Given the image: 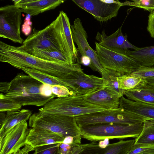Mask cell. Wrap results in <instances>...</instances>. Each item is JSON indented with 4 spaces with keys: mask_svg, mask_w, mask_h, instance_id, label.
<instances>
[{
    "mask_svg": "<svg viewBox=\"0 0 154 154\" xmlns=\"http://www.w3.org/2000/svg\"><path fill=\"white\" fill-rule=\"evenodd\" d=\"M0 61L19 69L23 67L34 69L54 77L61 76L72 71L84 72L79 63L69 64L46 60L1 41Z\"/></svg>",
    "mask_w": 154,
    "mask_h": 154,
    "instance_id": "cell-1",
    "label": "cell"
},
{
    "mask_svg": "<svg viewBox=\"0 0 154 154\" xmlns=\"http://www.w3.org/2000/svg\"><path fill=\"white\" fill-rule=\"evenodd\" d=\"M10 83L5 96L22 106H44L56 97L54 94L49 97L44 95L42 90L43 84L22 72L18 73Z\"/></svg>",
    "mask_w": 154,
    "mask_h": 154,
    "instance_id": "cell-2",
    "label": "cell"
},
{
    "mask_svg": "<svg viewBox=\"0 0 154 154\" xmlns=\"http://www.w3.org/2000/svg\"><path fill=\"white\" fill-rule=\"evenodd\" d=\"M106 110H108L87 101L83 95H76L53 99L39 109V112L75 117Z\"/></svg>",
    "mask_w": 154,
    "mask_h": 154,
    "instance_id": "cell-3",
    "label": "cell"
},
{
    "mask_svg": "<svg viewBox=\"0 0 154 154\" xmlns=\"http://www.w3.org/2000/svg\"><path fill=\"white\" fill-rule=\"evenodd\" d=\"M80 128L82 138L92 142H97L106 138H136L142 131L143 124H97L84 126Z\"/></svg>",
    "mask_w": 154,
    "mask_h": 154,
    "instance_id": "cell-4",
    "label": "cell"
},
{
    "mask_svg": "<svg viewBox=\"0 0 154 154\" xmlns=\"http://www.w3.org/2000/svg\"><path fill=\"white\" fill-rule=\"evenodd\" d=\"M29 126L32 128H42L51 131L63 136L81 137V130L75 117L52 114H44L39 112L32 115Z\"/></svg>",
    "mask_w": 154,
    "mask_h": 154,
    "instance_id": "cell-5",
    "label": "cell"
},
{
    "mask_svg": "<svg viewBox=\"0 0 154 154\" xmlns=\"http://www.w3.org/2000/svg\"><path fill=\"white\" fill-rule=\"evenodd\" d=\"M75 118L80 128L89 125L102 124L141 125L145 121L148 120L146 118L119 107L115 109L77 116Z\"/></svg>",
    "mask_w": 154,
    "mask_h": 154,
    "instance_id": "cell-6",
    "label": "cell"
},
{
    "mask_svg": "<svg viewBox=\"0 0 154 154\" xmlns=\"http://www.w3.org/2000/svg\"><path fill=\"white\" fill-rule=\"evenodd\" d=\"M18 48L25 52L36 48L58 51L63 54L58 32L54 20L42 30L33 28L31 34L24 41L22 45Z\"/></svg>",
    "mask_w": 154,
    "mask_h": 154,
    "instance_id": "cell-7",
    "label": "cell"
},
{
    "mask_svg": "<svg viewBox=\"0 0 154 154\" xmlns=\"http://www.w3.org/2000/svg\"><path fill=\"white\" fill-rule=\"evenodd\" d=\"M95 51L103 68L128 75L141 67L134 59L125 54L109 50L95 42Z\"/></svg>",
    "mask_w": 154,
    "mask_h": 154,
    "instance_id": "cell-8",
    "label": "cell"
},
{
    "mask_svg": "<svg viewBox=\"0 0 154 154\" xmlns=\"http://www.w3.org/2000/svg\"><path fill=\"white\" fill-rule=\"evenodd\" d=\"M58 77L63 86L75 95L90 94L104 87L103 78L84 72L72 71Z\"/></svg>",
    "mask_w": 154,
    "mask_h": 154,
    "instance_id": "cell-9",
    "label": "cell"
},
{
    "mask_svg": "<svg viewBox=\"0 0 154 154\" xmlns=\"http://www.w3.org/2000/svg\"><path fill=\"white\" fill-rule=\"evenodd\" d=\"M22 12L21 9L14 4L0 8V37L22 44L24 40L20 36Z\"/></svg>",
    "mask_w": 154,
    "mask_h": 154,
    "instance_id": "cell-10",
    "label": "cell"
},
{
    "mask_svg": "<svg viewBox=\"0 0 154 154\" xmlns=\"http://www.w3.org/2000/svg\"><path fill=\"white\" fill-rule=\"evenodd\" d=\"M71 27L73 39L78 46V52L81 57L90 59V67L92 70L100 73L103 68L99 62L96 51L91 48L88 42L87 34L81 19L79 18L75 19Z\"/></svg>",
    "mask_w": 154,
    "mask_h": 154,
    "instance_id": "cell-11",
    "label": "cell"
},
{
    "mask_svg": "<svg viewBox=\"0 0 154 154\" xmlns=\"http://www.w3.org/2000/svg\"><path fill=\"white\" fill-rule=\"evenodd\" d=\"M76 5L91 15L98 21L106 22L117 16L122 2L108 3L102 0H72Z\"/></svg>",
    "mask_w": 154,
    "mask_h": 154,
    "instance_id": "cell-12",
    "label": "cell"
},
{
    "mask_svg": "<svg viewBox=\"0 0 154 154\" xmlns=\"http://www.w3.org/2000/svg\"><path fill=\"white\" fill-rule=\"evenodd\" d=\"M55 20L63 54L71 64L75 63L78 57V51L73 39L69 18L66 13L61 11Z\"/></svg>",
    "mask_w": 154,
    "mask_h": 154,
    "instance_id": "cell-13",
    "label": "cell"
},
{
    "mask_svg": "<svg viewBox=\"0 0 154 154\" xmlns=\"http://www.w3.org/2000/svg\"><path fill=\"white\" fill-rule=\"evenodd\" d=\"M29 131L26 121L20 122L8 131L0 138V154H13L26 145Z\"/></svg>",
    "mask_w": 154,
    "mask_h": 154,
    "instance_id": "cell-14",
    "label": "cell"
},
{
    "mask_svg": "<svg viewBox=\"0 0 154 154\" xmlns=\"http://www.w3.org/2000/svg\"><path fill=\"white\" fill-rule=\"evenodd\" d=\"M95 38L101 45L119 53L126 54L130 49L135 50L138 48L128 41L127 35L123 34L122 32V26L109 36L103 30L101 32H98Z\"/></svg>",
    "mask_w": 154,
    "mask_h": 154,
    "instance_id": "cell-15",
    "label": "cell"
},
{
    "mask_svg": "<svg viewBox=\"0 0 154 154\" xmlns=\"http://www.w3.org/2000/svg\"><path fill=\"white\" fill-rule=\"evenodd\" d=\"M83 97L87 101L107 110L118 108L121 98L118 94L106 87L84 95Z\"/></svg>",
    "mask_w": 154,
    "mask_h": 154,
    "instance_id": "cell-16",
    "label": "cell"
},
{
    "mask_svg": "<svg viewBox=\"0 0 154 154\" xmlns=\"http://www.w3.org/2000/svg\"><path fill=\"white\" fill-rule=\"evenodd\" d=\"M64 139L62 136L49 130L34 127L29 129L26 143L35 148L47 145L63 143Z\"/></svg>",
    "mask_w": 154,
    "mask_h": 154,
    "instance_id": "cell-17",
    "label": "cell"
},
{
    "mask_svg": "<svg viewBox=\"0 0 154 154\" xmlns=\"http://www.w3.org/2000/svg\"><path fill=\"white\" fill-rule=\"evenodd\" d=\"M14 4L23 12L30 16L37 15L54 9L63 3L62 0H14Z\"/></svg>",
    "mask_w": 154,
    "mask_h": 154,
    "instance_id": "cell-18",
    "label": "cell"
},
{
    "mask_svg": "<svg viewBox=\"0 0 154 154\" xmlns=\"http://www.w3.org/2000/svg\"><path fill=\"white\" fill-rule=\"evenodd\" d=\"M0 113V138L15 126L23 121H27L32 114L31 110L26 109L8 111L6 114L2 112Z\"/></svg>",
    "mask_w": 154,
    "mask_h": 154,
    "instance_id": "cell-19",
    "label": "cell"
},
{
    "mask_svg": "<svg viewBox=\"0 0 154 154\" xmlns=\"http://www.w3.org/2000/svg\"><path fill=\"white\" fill-rule=\"evenodd\" d=\"M119 107L154 122V105L132 100L122 97Z\"/></svg>",
    "mask_w": 154,
    "mask_h": 154,
    "instance_id": "cell-20",
    "label": "cell"
},
{
    "mask_svg": "<svg viewBox=\"0 0 154 154\" xmlns=\"http://www.w3.org/2000/svg\"><path fill=\"white\" fill-rule=\"evenodd\" d=\"M123 95L132 100L154 105V86L147 82L137 88L124 91Z\"/></svg>",
    "mask_w": 154,
    "mask_h": 154,
    "instance_id": "cell-21",
    "label": "cell"
},
{
    "mask_svg": "<svg viewBox=\"0 0 154 154\" xmlns=\"http://www.w3.org/2000/svg\"><path fill=\"white\" fill-rule=\"evenodd\" d=\"M126 54L135 60L141 66H154V45L138 48L132 51L130 50Z\"/></svg>",
    "mask_w": 154,
    "mask_h": 154,
    "instance_id": "cell-22",
    "label": "cell"
},
{
    "mask_svg": "<svg viewBox=\"0 0 154 154\" xmlns=\"http://www.w3.org/2000/svg\"><path fill=\"white\" fill-rule=\"evenodd\" d=\"M100 74L103 79L104 87H106L118 94L121 97L123 96L124 91L119 88L117 78L121 76V73L107 69L103 68Z\"/></svg>",
    "mask_w": 154,
    "mask_h": 154,
    "instance_id": "cell-23",
    "label": "cell"
},
{
    "mask_svg": "<svg viewBox=\"0 0 154 154\" xmlns=\"http://www.w3.org/2000/svg\"><path fill=\"white\" fill-rule=\"evenodd\" d=\"M26 52L46 60L59 63L71 64L68 59L59 51L34 48Z\"/></svg>",
    "mask_w": 154,
    "mask_h": 154,
    "instance_id": "cell-24",
    "label": "cell"
},
{
    "mask_svg": "<svg viewBox=\"0 0 154 154\" xmlns=\"http://www.w3.org/2000/svg\"><path fill=\"white\" fill-rule=\"evenodd\" d=\"M135 140L134 144L154 146V122L145 121L143 124L141 132Z\"/></svg>",
    "mask_w": 154,
    "mask_h": 154,
    "instance_id": "cell-25",
    "label": "cell"
},
{
    "mask_svg": "<svg viewBox=\"0 0 154 154\" xmlns=\"http://www.w3.org/2000/svg\"><path fill=\"white\" fill-rule=\"evenodd\" d=\"M20 69L43 84L51 86L55 85L63 86L58 77L47 74L34 69L23 67Z\"/></svg>",
    "mask_w": 154,
    "mask_h": 154,
    "instance_id": "cell-26",
    "label": "cell"
},
{
    "mask_svg": "<svg viewBox=\"0 0 154 154\" xmlns=\"http://www.w3.org/2000/svg\"><path fill=\"white\" fill-rule=\"evenodd\" d=\"M119 88L127 91L137 88L146 82L145 79L132 76L122 75L117 78Z\"/></svg>",
    "mask_w": 154,
    "mask_h": 154,
    "instance_id": "cell-27",
    "label": "cell"
},
{
    "mask_svg": "<svg viewBox=\"0 0 154 154\" xmlns=\"http://www.w3.org/2000/svg\"><path fill=\"white\" fill-rule=\"evenodd\" d=\"M135 140H121L109 144L103 154H127L134 144Z\"/></svg>",
    "mask_w": 154,
    "mask_h": 154,
    "instance_id": "cell-28",
    "label": "cell"
},
{
    "mask_svg": "<svg viewBox=\"0 0 154 154\" xmlns=\"http://www.w3.org/2000/svg\"><path fill=\"white\" fill-rule=\"evenodd\" d=\"M22 106L6 97L5 94H0V112L17 111Z\"/></svg>",
    "mask_w": 154,
    "mask_h": 154,
    "instance_id": "cell-29",
    "label": "cell"
},
{
    "mask_svg": "<svg viewBox=\"0 0 154 154\" xmlns=\"http://www.w3.org/2000/svg\"><path fill=\"white\" fill-rule=\"evenodd\" d=\"M122 5H129L142 8L149 11L154 12V0H131L122 2Z\"/></svg>",
    "mask_w": 154,
    "mask_h": 154,
    "instance_id": "cell-30",
    "label": "cell"
},
{
    "mask_svg": "<svg viewBox=\"0 0 154 154\" xmlns=\"http://www.w3.org/2000/svg\"><path fill=\"white\" fill-rule=\"evenodd\" d=\"M82 145V149L78 154H103L105 149L100 147L96 142Z\"/></svg>",
    "mask_w": 154,
    "mask_h": 154,
    "instance_id": "cell-31",
    "label": "cell"
},
{
    "mask_svg": "<svg viewBox=\"0 0 154 154\" xmlns=\"http://www.w3.org/2000/svg\"><path fill=\"white\" fill-rule=\"evenodd\" d=\"M129 74L143 79L153 78L154 77V66H141Z\"/></svg>",
    "mask_w": 154,
    "mask_h": 154,
    "instance_id": "cell-32",
    "label": "cell"
},
{
    "mask_svg": "<svg viewBox=\"0 0 154 154\" xmlns=\"http://www.w3.org/2000/svg\"><path fill=\"white\" fill-rule=\"evenodd\" d=\"M60 143L53 144L35 148L33 154H58V148Z\"/></svg>",
    "mask_w": 154,
    "mask_h": 154,
    "instance_id": "cell-33",
    "label": "cell"
},
{
    "mask_svg": "<svg viewBox=\"0 0 154 154\" xmlns=\"http://www.w3.org/2000/svg\"><path fill=\"white\" fill-rule=\"evenodd\" d=\"M127 154H154V146L134 144Z\"/></svg>",
    "mask_w": 154,
    "mask_h": 154,
    "instance_id": "cell-34",
    "label": "cell"
},
{
    "mask_svg": "<svg viewBox=\"0 0 154 154\" xmlns=\"http://www.w3.org/2000/svg\"><path fill=\"white\" fill-rule=\"evenodd\" d=\"M51 90L52 93L58 97L75 95L66 87L63 85H55L51 86Z\"/></svg>",
    "mask_w": 154,
    "mask_h": 154,
    "instance_id": "cell-35",
    "label": "cell"
},
{
    "mask_svg": "<svg viewBox=\"0 0 154 154\" xmlns=\"http://www.w3.org/2000/svg\"><path fill=\"white\" fill-rule=\"evenodd\" d=\"M78 144L60 143L58 148V154H72L75 146Z\"/></svg>",
    "mask_w": 154,
    "mask_h": 154,
    "instance_id": "cell-36",
    "label": "cell"
},
{
    "mask_svg": "<svg viewBox=\"0 0 154 154\" xmlns=\"http://www.w3.org/2000/svg\"><path fill=\"white\" fill-rule=\"evenodd\" d=\"M147 30L151 37L154 38V12L150 13L148 16Z\"/></svg>",
    "mask_w": 154,
    "mask_h": 154,
    "instance_id": "cell-37",
    "label": "cell"
},
{
    "mask_svg": "<svg viewBox=\"0 0 154 154\" xmlns=\"http://www.w3.org/2000/svg\"><path fill=\"white\" fill-rule=\"evenodd\" d=\"M34 150V148L30 145L26 144L22 149H19L13 154H28L30 152Z\"/></svg>",
    "mask_w": 154,
    "mask_h": 154,
    "instance_id": "cell-38",
    "label": "cell"
},
{
    "mask_svg": "<svg viewBox=\"0 0 154 154\" xmlns=\"http://www.w3.org/2000/svg\"><path fill=\"white\" fill-rule=\"evenodd\" d=\"M11 83L8 82H1L0 83V91L2 93L6 94L9 91Z\"/></svg>",
    "mask_w": 154,
    "mask_h": 154,
    "instance_id": "cell-39",
    "label": "cell"
},
{
    "mask_svg": "<svg viewBox=\"0 0 154 154\" xmlns=\"http://www.w3.org/2000/svg\"><path fill=\"white\" fill-rule=\"evenodd\" d=\"M109 139L106 138L103 140H100L98 143L99 146L102 148H106L109 144Z\"/></svg>",
    "mask_w": 154,
    "mask_h": 154,
    "instance_id": "cell-40",
    "label": "cell"
},
{
    "mask_svg": "<svg viewBox=\"0 0 154 154\" xmlns=\"http://www.w3.org/2000/svg\"><path fill=\"white\" fill-rule=\"evenodd\" d=\"M145 79L148 84L154 86V77L148 78Z\"/></svg>",
    "mask_w": 154,
    "mask_h": 154,
    "instance_id": "cell-41",
    "label": "cell"
}]
</instances>
